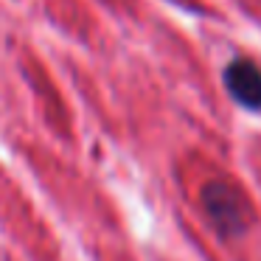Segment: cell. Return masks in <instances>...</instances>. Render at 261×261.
<instances>
[{
  "label": "cell",
  "instance_id": "cell-1",
  "mask_svg": "<svg viewBox=\"0 0 261 261\" xmlns=\"http://www.w3.org/2000/svg\"><path fill=\"white\" fill-rule=\"evenodd\" d=\"M202 202H205V211H208L211 222L225 233H239L244 227V222H247L244 202L225 182H211V186H205Z\"/></svg>",
  "mask_w": 261,
  "mask_h": 261
},
{
  "label": "cell",
  "instance_id": "cell-2",
  "mask_svg": "<svg viewBox=\"0 0 261 261\" xmlns=\"http://www.w3.org/2000/svg\"><path fill=\"white\" fill-rule=\"evenodd\" d=\"M225 87L236 104L247 110H261V70L250 59H233L227 65Z\"/></svg>",
  "mask_w": 261,
  "mask_h": 261
}]
</instances>
